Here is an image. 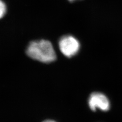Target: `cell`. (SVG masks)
I'll use <instances>...</instances> for the list:
<instances>
[{"label": "cell", "mask_w": 122, "mask_h": 122, "mask_svg": "<svg viewBox=\"0 0 122 122\" xmlns=\"http://www.w3.org/2000/svg\"><path fill=\"white\" fill-rule=\"evenodd\" d=\"M26 53L30 58L44 63L53 62L56 58L52 44L50 41L45 40L30 42L26 48Z\"/></svg>", "instance_id": "cell-1"}, {"label": "cell", "mask_w": 122, "mask_h": 122, "mask_svg": "<svg viewBox=\"0 0 122 122\" xmlns=\"http://www.w3.org/2000/svg\"><path fill=\"white\" fill-rule=\"evenodd\" d=\"M59 45L61 51L68 58H71L75 55L80 48L78 41L70 35H66L61 38Z\"/></svg>", "instance_id": "cell-2"}, {"label": "cell", "mask_w": 122, "mask_h": 122, "mask_svg": "<svg viewBox=\"0 0 122 122\" xmlns=\"http://www.w3.org/2000/svg\"><path fill=\"white\" fill-rule=\"evenodd\" d=\"M89 106L93 111H96L97 108L102 111L106 112L110 108V102L105 95L99 92L91 94L88 100Z\"/></svg>", "instance_id": "cell-3"}, {"label": "cell", "mask_w": 122, "mask_h": 122, "mask_svg": "<svg viewBox=\"0 0 122 122\" xmlns=\"http://www.w3.org/2000/svg\"><path fill=\"white\" fill-rule=\"evenodd\" d=\"M6 12V6L4 2L0 0V19L4 16Z\"/></svg>", "instance_id": "cell-4"}, {"label": "cell", "mask_w": 122, "mask_h": 122, "mask_svg": "<svg viewBox=\"0 0 122 122\" xmlns=\"http://www.w3.org/2000/svg\"><path fill=\"white\" fill-rule=\"evenodd\" d=\"M43 122H56L54 121L53 120H46V121H43Z\"/></svg>", "instance_id": "cell-5"}, {"label": "cell", "mask_w": 122, "mask_h": 122, "mask_svg": "<svg viewBox=\"0 0 122 122\" xmlns=\"http://www.w3.org/2000/svg\"><path fill=\"white\" fill-rule=\"evenodd\" d=\"M69 1H71V2H73V1H75V0H69Z\"/></svg>", "instance_id": "cell-6"}]
</instances>
